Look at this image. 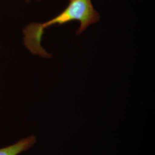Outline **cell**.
I'll list each match as a JSON object with an SVG mask.
<instances>
[{
    "label": "cell",
    "instance_id": "4",
    "mask_svg": "<svg viewBox=\"0 0 155 155\" xmlns=\"http://www.w3.org/2000/svg\"><path fill=\"white\" fill-rule=\"evenodd\" d=\"M69 1H71V0H69Z\"/></svg>",
    "mask_w": 155,
    "mask_h": 155
},
{
    "label": "cell",
    "instance_id": "1",
    "mask_svg": "<svg viewBox=\"0 0 155 155\" xmlns=\"http://www.w3.org/2000/svg\"><path fill=\"white\" fill-rule=\"evenodd\" d=\"M100 19V14L94 9L91 0H71L66 8L52 19L43 23H32L26 26L23 29L24 45L33 55L50 58L51 55L41 45L45 29L56 24L61 25L78 21L80 22V27L77 32L78 35Z\"/></svg>",
    "mask_w": 155,
    "mask_h": 155
},
{
    "label": "cell",
    "instance_id": "3",
    "mask_svg": "<svg viewBox=\"0 0 155 155\" xmlns=\"http://www.w3.org/2000/svg\"><path fill=\"white\" fill-rule=\"evenodd\" d=\"M29 0H27V2H29Z\"/></svg>",
    "mask_w": 155,
    "mask_h": 155
},
{
    "label": "cell",
    "instance_id": "2",
    "mask_svg": "<svg viewBox=\"0 0 155 155\" xmlns=\"http://www.w3.org/2000/svg\"><path fill=\"white\" fill-rule=\"evenodd\" d=\"M36 141L35 136L22 139L16 143L0 148V155H18L31 148Z\"/></svg>",
    "mask_w": 155,
    "mask_h": 155
}]
</instances>
